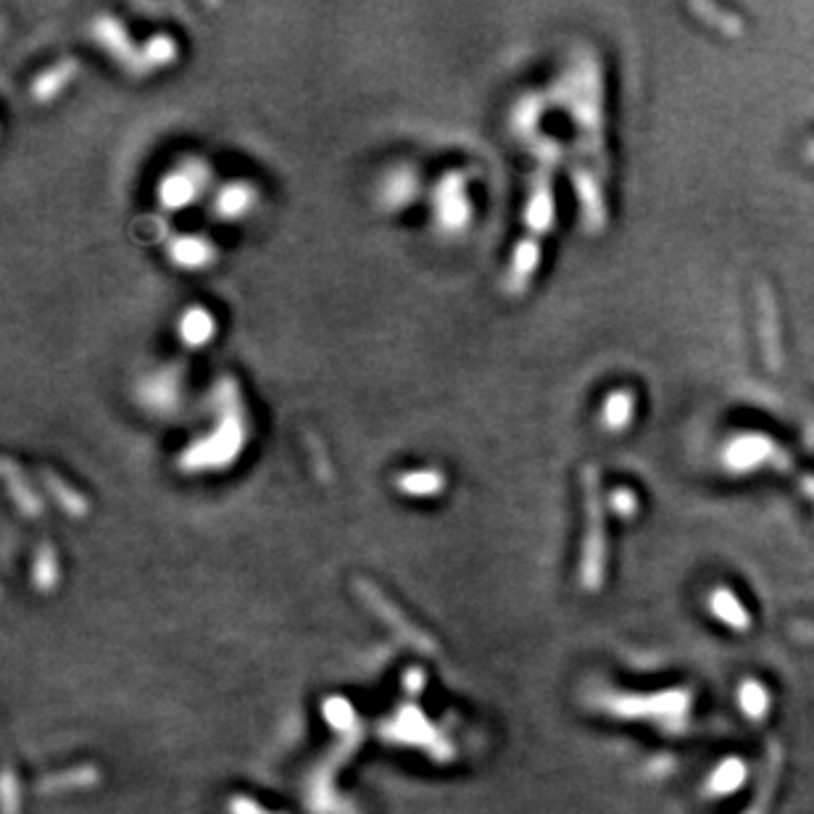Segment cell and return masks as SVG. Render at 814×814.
Segmentation results:
<instances>
[{"instance_id": "obj_1", "label": "cell", "mask_w": 814, "mask_h": 814, "mask_svg": "<svg viewBox=\"0 0 814 814\" xmlns=\"http://www.w3.org/2000/svg\"><path fill=\"white\" fill-rule=\"evenodd\" d=\"M209 401L217 425L201 438H195L177 456V469L185 475L224 472V469L235 467V462L248 446V438H251V417H248L243 390L235 377L219 375L209 393Z\"/></svg>"}, {"instance_id": "obj_2", "label": "cell", "mask_w": 814, "mask_h": 814, "mask_svg": "<svg viewBox=\"0 0 814 814\" xmlns=\"http://www.w3.org/2000/svg\"><path fill=\"white\" fill-rule=\"evenodd\" d=\"M475 217V206L469 198V174L464 169H451L435 182L433 219L440 235L456 238L467 232Z\"/></svg>"}, {"instance_id": "obj_3", "label": "cell", "mask_w": 814, "mask_h": 814, "mask_svg": "<svg viewBox=\"0 0 814 814\" xmlns=\"http://www.w3.org/2000/svg\"><path fill=\"white\" fill-rule=\"evenodd\" d=\"M211 185V169L203 159H182L159 180V203L169 211H180L201 201Z\"/></svg>"}, {"instance_id": "obj_4", "label": "cell", "mask_w": 814, "mask_h": 814, "mask_svg": "<svg viewBox=\"0 0 814 814\" xmlns=\"http://www.w3.org/2000/svg\"><path fill=\"white\" fill-rule=\"evenodd\" d=\"M185 398V367L169 364L143 377L137 385V401L153 417H174Z\"/></svg>"}, {"instance_id": "obj_5", "label": "cell", "mask_w": 814, "mask_h": 814, "mask_svg": "<svg viewBox=\"0 0 814 814\" xmlns=\"http://www.w3.org/2000/svg\"><path fill=\"white\" fill-rule=\"evenodd\" d=\"M93 37L95 43L101 45L103 51L109 53L111 58H114L116 64L122 66V69H127L130 74H137V77H143L145 72V64H143V48H137L135 43H132L130 32L124 29V24L119 22V19H114V16H95L93 22Z\"/></svg>"}, {"instance_id": "obj_6", "label": "cell", "mask_w": 814, "mask_h": 814, "mask_svg": "<svg viewBox=\"0 0 814 814\" xmlns=\"http://www.w3.org/2000/svg\"><path fill=\"white\" fill-rule=\"evenodd\" d=\"M422 193V177L414 166H393L377 185V203L388 214H398L417 201Z\"/></svg>"}, {"instance_id": "obj_7", "label": "cell", "mask_w": 814, "mask_h": 814, "mask_svg": "<svg viewBox=\"0 0 814 814\" xmlns=\"http://www.w3.org/2000/svg\"><path fill=\"white\" fill-rule=\"evenodd\" d=\"M256 203H259V188L248 180H235L217 190L211 201V214L219 222H240L256 209Z\"/></svg>"}, {"instance_id": "obj_8", "label": "cell", "mask_w": 814, "mask_h": 814, "mask_svg": "<svg viewBox=\"0 0 814 814\" xmlns=\"http://www.w3.org/2000/svg\"><path fill=\"white\" fill-rule=\"evenodd\" d=\"M166 259L185 272H203L219 261V248L214 240L203 235H180L166 248Z\"/></svg>"}, {"instance_id": "obj_9", "label": "cell", "mask_w": 814, "mask_h": 814, "mask_svg": "<svg viewBox=\"0 0 814 814\" xmlns=\"http://www.w3.org/2000/svg\"><path fill=\"white\" fill-rule=\"evenodd\" d=\"M551 166L543 164L533 177V188H530V201H527L525 209V227H527V238H535L543 235V232L551 227L554 222V193H551V174H548Z\"/></svg>"}, {"instance_id": "obj_10", "label": "cell", "mask_w": 814, "mask_h": 814, "mask_svg": "<svg viewBox=\"0 0 814 814\" xmlns=\"http://www.w3.org/2000/svg\"><path fill=\"white\" fill-rule=\"evenodd\" d=\"M77 74H80V61L77 58H58L32 80V85H29L32 101L40 103V106H48V103L56 101L58 95H64L69 90V85L77 80Z\"/></svg>"}, {"instance_id": "obj_11", "label": "cell", "mask_w": 814, "mask_h": 814, "mask_svg": "<svg viewBox=\"0 0 814 814\" xmlns=\"http://www.w3.org/2000/svg\"><path fill=\"white\" fill-rule=\"evenodd\" d=\"M177 335H180L182 346L198 351V348L209 346L217 335V319L206 306H188L177 322Z\"/></svg>"}, {"instance_id": "obj_12", "label": "cell", "mask_w": 814, "mask_h": 814, "mask_svg": "<svg viewBox=\"0 0 814 814\" xmlns=\"http://www.w3.org/2000/svg\"><path fill=\"white\" fill-rule=\"evenodd\" d=\"M0 475H3V483H6L11 498H14V504L19 506V512L27 514V517H43V501L37 498V493L32 490V485H29V480L14 459L6 456L0 462Z\"/></svg>"}, {"instance_id": "obj_13", "label": "cell", "mask_w": 814, "mask_h": 814, "mask_svg": "<svg viewBox=\"0 0 814 814\" xmlns=\"http://www.w3.org/2000/svg\"><path fill=\"white\" fill-rule=\"evenodd\" d=\"M393 485H396L401 493H406V496L433 498V496H440V493L446 490L448 477H446V472H440V469H435V467L406 469V472L396 475Z\"/></svg>"}, {"instance_id": "obj_14", "label": "cell", "mask_w": 814, "mask_h": 814, "mask_svg": "<svg viewBox=\"0 0 814 814\" xmlns=\"http://www.w3.org/2000/svg\"><path fill=\"white\" fill-rule=\"evenodd\" d=\"M40 480H43L48 493L56 498V504L61 506L66 514H72V517H87V512H90V501H87L82 493H77L72 485L66 483L64 477L56 475L53 469H40Z\"/></svg>"}, {"instance_id": "obj_15", "label": "cell", "mask_w": 814, "mask_h": 814, "mask_svg": "<svg viewBox=\"0 0 814 814\" xmlns=\"http://www.w3.org/2000/svg\"><path fill=\"white\" fill-rule=\"evenodd\" d=\"M180 58V45L174 40L172 35H153L151 40H145L143 45V64L145 72L151 74L153 69H164V66H172L174 61Z\"/></svg>"}]
</instances>
